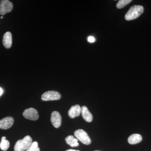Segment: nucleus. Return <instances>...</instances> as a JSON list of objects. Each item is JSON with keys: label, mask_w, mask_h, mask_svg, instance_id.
I'll return each instance as SVG.
<instances>
[{"label": "nucleus", "mask_w": 151, "mask_h": 151, "mask_svg": "<svg viewBox=\"0 0 151 151\" xmlns=\"http://www.w3.org/2000/svg\"><path fill=\"white\" fill-rule=\"evenodd\" d=\"M144 7L140 5H134L130 8L125 15V18L127 21L132 20L137 18L143 13Z\"/></svg>", "instance_id": "1"}, {"label": "nucleus", "mask_w": 151, "mask_h": 151, "mask_svg": "<svg viewBox=\"0 0 151 151\" xmlns=\"http://www.w3.org/2000/svg\"><path fill=\"white\" fill-rule=\"evenodd\" d=\"M32 142V139L27 135L23 139L17 141L14 147V150L15 151H26L29 147Z\"/></svg>", "instance_id": "2"}, {"label": "nucleus", "mask_w": 151, "mask_h": 151, "mask_svg": "<svg viewBox=\"0 0 151 151\" xmlns=\"http://www.w3.org/2000/svg\"><path fill=\"white\" fill-rule=\"evenodd\" d=\"M74 136L77 139L86 145L91 144V140L87 133L83 129L76 130L74 133Z\"/></svg>", "instance_id": "3"}, {"label": "nucleus", "mask_w": 151, "mask_h": 151, "mask_svg": "<svg viewBox=\"0 0 151 151\" xmlns=\"http://www.w3.org/2000/svg\"><path fill=\"white\" fill-rule=\"evenodd\" d=\"M61 98V94L55 91H47L44 93L41 96L42 100L44 101L59 100Z\"/></svg>", "instance_id": "4"}, {"label": "nucleus", "mask_w": 151, "mask_h": 151, "mask_svg": "<svg viewBox=\"0 0 151 151\" xmlns=\"http://www.w3.org/2000/svg\"><path fill=\"white\" fill-rule=\"evenodd\" d=\"M13 5L12 3L8 0H3L1 1L0 4V14L4 15L10 12L12 10Z\"/></svg>", "instance_id": "5"}, {"label": "nucleus", "mask_w": 151, "mask_h": 151, "mask_svg": "<svg viewBox=\"0 0 151 151\" xmlns=\"http://www.w3.org/2000/svg\"><path fill=\"white\" fill-rule=\"evenodd\" d=\"M23 116L26 119L32 121H36L39 117L37 111L35 108H32L25 110L23 113Z\"/></svg>", "instance_id": "6"}, {"label": "nucleus", "mask_w": 151, "mask_h": 151, "mask_svg": "<svg viewBox=\"0 0 151 151\" xmlns=\"http://www.w3.org/2000/svg\"><path fill=\"white\" fill-rule=\"evenodd\" d=\"M50 121L53 127L55 128H58L60 127L62 118L59 112L55 111L52 113Z\"/></svg>", "instance_id": "7"}, {"label": "nucleus", "mask_w": 151, "mask_h": 151, "mask_svg": "<svg viewBox=\"0 0 151 151\" xmlns=\"http://www.w3.org/2000/svg\"><path fill=\"white\" fill-rule=\"evenodd\" d=\"M14 119L12 117H7L0 120V129H8L13 125Z\"/></svg>", "instance_id": "8"}, {"label": "nucleus", "mask_w": 151, "mask_h": 151, "mask_svg": "<svg viewBox=\"0 0 151 151\" xmlns=\"http://www.w3.org/2000/svg\"><path fill=\"white\" fill-rule=\"evenodd\" d=\"M81 113V108L80 105H76L72 106L68 112V116L71 119H74L80 116Z\"/></svg>", "instance_id": "9"}, {"label": "nucleus", "mask_w": 151, "mask_h": 151, "mask_svg": "<svg viewBox=\"0 0 151 151\" xmlns=\"http://www.w3.org/2000/svg\"><path fill=\"white\" fill-rule=\"evenodd\" d=\"M12 34L9 32L5 33L3 36V44L6 48L9 49L12 46Z\"/></svg>", "instance_id": "10"}, {"label": "nucleus", "mask_w": 151, "mask_h": 151, "mask_svg": "<svg viewBox=\"0 0 151 151\" xmlns=\"http://www.w3.org/2000/svg\"><path fill=\"white\" fill-rule=\"evenodd\" d=\"M81 113L82 117L86 122L89 123L92 122L93 119V116L86 106H83L81 107Z\"/></svg>", "instance_id": "11"}, {"label": "nucleus", "mask_w": 151, "mask_h": 151, "mask_svg": "<svg viewBox=\"0 0 151 151\" xmlns=\"http://www.w3.org/2000/svg\"><path fill=\"white\" fill-rule=\"evenodd\" d=\"M142 139V136L139 134H133L128 138V142L131 145H135L140 142Z\"/></svg>", "instance_id": "12"}, {"label": "nucleus", "mask_w": 151, "mask_h": 151, "mask_svg": "<svg viewBox=\"0 0 151 151\" xmlns=\"http://www.w3.org/2000/svg\"><path fill=\"white\" fill-rule=\"evenodd\" d=\"M65 140L68 145H70V147H76L79 145V144L78 142V140L72 135L68 136L65 138Z\"/></svg>", "instance_id": "13"}, {"label": "nucleus", "mask_w": 151, "mask_h": 151, "mask_svg": "<svg viewBox=\"0 0 151 151\" xmlns=\"http://www.w3.org/2000/svg\"><path fill=\"white\" fill-rule=\"evenodd\" d=\"M10 143L8 140H6L5 137H3L0 143V148L3 151L7 150L9 147Z\"/></svg>", "instance_id": "14"}, {"label": "nucleus", "mask_w": 151, "mask_h": 151, "mask_svg": "<svg viewBox=\"0 0 151 151\" xmlns=\"http://www.w3.org/2000/svg\"><path fill=\"white\" fill-rule=\"evenodd\" d=\"M132 1V0H120L117 3L116 6H117V8L122 9Z\"/></svg>", "instance_id": "15"}, {"label": "nucleus", "mask_w": 151, "mask_h": 151, "mask_svg": "<svg viewBox=\"0 0 151 151\" xmlns=\"http://www.w3.org/2000/svg\"><path fill=\"white\" fill-rule=\"evenodd\" d=\"M26 151H40L37 142H32L29 147Z\"/></svg>", "instance_id": "16"}, {"label": "nucleus", "mask_w": 151, "mask_h": 151, "mask_svg": "<svg viewBox=\"0 0 151 151\" xmlns=\"http://www.w3.org/2000/svg\"><path fill=\"white\" fill-rule=\"evenodd\" d=\"M87 40H88V42L91 43H93L95 41V38L93 37V36H89Z\"/></svg>", "instance_id": "17"}, {"label": "nucleus", "mask_w": 151, "mask_h": 151, "mask_svg": "<svg viewBox=\"0 0 151 151\" xmlns=\"http://www.w3.org/2000/svg\"><path fill=\"white\" fill-rule=\"evenodd\" d=\"M3 90L1 87H0V96L3 94Z\"/></svg>", "instance_id": "18"}, {"label": "nucleus", "mask_w": 151, "mask_h": 151, "mask_svg": "<svg viewBox=\"0 0 151 151\" xmlns=\"http://www.w3.org/2000/svg\"><path fill=\"white\" fill-rule=\"evenodd\" d=\"M65 151H80L79 150H72V149H69V150H67Z\"/></svg>", "instance_id": "19"}, {"label": "nucleus", "mask_w": 151, "mask_h": 151, "mask_svg": "<svg viewBox=\"0 0 151 151\" xmlns=\"http://www.w3.org/2000/svg\"><path fill=\"white\" fill-rule=\"evenodd\" d=\"M1 19H3V16H1Z\"/></svg>", "instance_id": "20"}, {"label": "nucleus", "mask_w": 151, "mask_h": 151, "mask_svg": "<svg viewBox=\"0 0 151 151\" xmlns=\"http://www.w3.org/2000/svg\"></svg>", "instance_id": "21"}]
</instances>
